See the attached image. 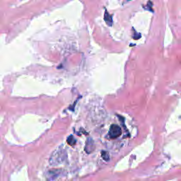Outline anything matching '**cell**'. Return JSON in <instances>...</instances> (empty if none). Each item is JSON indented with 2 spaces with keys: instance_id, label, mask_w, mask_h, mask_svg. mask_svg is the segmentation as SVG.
<instances>
[{
  "instance_id": "obj_1",
  "label": "cell",
  "mask_w": 181,
  "mask_h": 181,
  "mask_svg": "<svg viewBox=\"0 0 181 181\" xmlns=\"http://www.w3.org/2000/svg\"><path fill=\"white\" fill-rule=\"evenodd\" d=\"M122 133L121 128L119 127L117 125H112L110 126V129H109V137L111 139H116L119 137Z\"/></svg>"
},
{
  "instance_id": "obj_4",
  "label": "cell",
  "mask_w": 181,
  "mask_h": 181,
  "mask_svg": "<svg viewBox=\"0 0 181 181\" xmlns=\"http://www.w3.org/2000/svg\"><path fill=\"white\" fill-rule=\"evenodd\" d=\"M67 143L70 145H73L76 143V140H75L74 138L73 137V136H70L67 138Z\"/></svg>"
},
{
  "instance_id": "obj_2",
  "label": "cell",
  "mask_w": 181,
  "mask_h": 181,
  "mask_svg": "<svg viewBox=\"0 0 181 181\" xmlns=\"http://www.w3.org/2000/svg\"><path fill=\"white\" fill-rule=\"evenodd\" d=\"M104 20L109 26H111L113 25V17L111 15H110V14L106 10H105V14H104Z\"/></svg>"
},
{
  "instance_id": "obj_3",
  "label": "cell",
  "mask_w": 181,
  "mask_h": 181,
  "mask_svg": "<svg viewBox=\"0 0 181 181\" xmlns=\"http://www.w3.org/2000/svg\"><path fill=\"white\" fill-rule=\"evenodd\" d=\"M101 156H102V158H103L105 161H109V159H110V156H109L108 151H103L102 152H101Z\"/></svg>"
}]
</instances>
